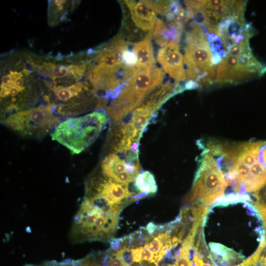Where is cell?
<instances>
[{"mask_svg": "<svg viewBox=\"0 0 266 266\" xmlns=\"http://www.w3.org/2000/svg\"><path fill=\"white\" fill-rule=\"evenodd\" d=\"M202 236L216 266H236L245 260L231 251V245L260 246L266 238V232L253 204L236 200L214 203L209 208L202 224Z\"/></svg>", "mask_w": 266, "mask_h": 266, "instance_id": "1", "label": "cell"}, {"mask_svg": "<svg viewBox=\"0 0 266 266\" xmlns=\"http://www.w3.org/2000/svg\"><path fill=\"white\" fill-rule=\"evenodd\" d=\"M22 64L18 71L16 65L6 67L8 69L1 78V121L10 115L33 107L42 95L41 85L35 84L33 69H28Z\"/></svg>", "mask_w": 266, "mask_h": 266, "instance_id": "2", "label": "cell"}, {"mask_svg": "<svg viewBox=\"0 0 266 266\" xmlns=\"http://www.w3.org/2000/svg\"><path fill=\"white\" fill-rule=\"evenodd\" d=\"M109 120L108 115L103 110H95L60 122L50 136L52 140L64 146L71 154H78L96 140Z\"/></svg>", "mask_w": 266, "mask_h": 266, "instance_id": "3", "label": "cell"}, {"mask_svg": "<svg viewBox=\"0 0 266 266\" xmlns=\"http://www.w3.org/2000/svg\"><path fill=\"white\" fill-rule=\"evenodd\" d=\"M186 33L184 63L188 81L207 85L212 82L215 68L212 51L201 27L193 22Z\"/></svg>", "mask_w": 266, "mask_h": 266, "instance_id": "4", "label": "cell"}, {"mask_svg": "<svg viewBox=\"0 0 266 266\" xmlns=\"http://www.w3.org/2000/svg\"><path fill=\"white\" fill-rule=\"evenodd\" d=\"M164 73L156 64L134 75L106 109L112 121H119L137 107L151 91L163 81Z\"/></svg>", "mask_w": 266, "mask_h": 266, "instance_id": "5", "label": "cell"}, {"mask_svg": "<svg viewBox=\"0 0 266 266\" xmlns=\"http://www.w3.org/2000/svg\"><path fill=\"white\" fill-rule=\"evenodd\" d=\"M191 191L184 198V203L211 206L222 198L228 186L225 174L217 160L208 150L204 152Z\"/></svg>", "mask_w": 266, "mask_h": 266, "instance_id": "6", "label": "cell"}, {"mask_svg": "<svg viewBox=\"0 0 266 266\" xmlns=\"http://www.w3.org/2000/svg\"><path fill=\"white\" fill-rule=\"evenodd\" d=\"M119 215H106L94 208L80 207L74 218L70 239L74 243L109 242L117 230Z\"/></svg>", "mask_w": 266, "mask_h": 266, "instance_id": "7", "label": "cell"}, {"mask_svg": "<svg viewBox=\"0 0 266 266\" xmlns=\"http://www.w3.org/2000/svg\"><path fill=\"white\" fill-rule=\"evenodd\" d=\"M61 119L52 106L41 104L12 114L1 122L22 136L41 139L51 133Z\"/></svg>", "mask_w": 266, "mask_h": 266, "instance_id": "8", "label": "cell"}, {"mask_svg": "<svg viewBox=\"0 0 266 266\" xmlns=\"http://www.w3.org/2000/svg\"><path fill=\"white\" fill-rule=\"evenodd\" d=\"M185 3L191 16L211 33L227 22L244 18V1L188 0Z\"/></svg>", "mask_w": 266, "mask_h": 266, "instance_id": "9", "label": "cell"}, {"mask_svg": "<svg viewBox=\"0 0 266 266\" xmlns=\"http://www.w3.org/2000/svg\"><path fill=\"white\" fill-rule=\"evenodd\" d=\"M266 73L264 65L253 54L234 56L226 54L217 66L216 80L220 84H233Z\"/></svg>", "mask_w": 266, "mask_h": 266, "instance_id": "10", "label": "cell"}, {"mask_svg": "<svg viewBox=\"0 0 266 266\" xmlns=\"http://www.w3.org/2000/svg\"><path fill=\"white\" fill-rule=\"evenodd\" d=\"M157 61L163 71L176 83L185 79L186 74L183 56L180 51L178 42H170L162 47L157 53Z\"/></svg>", "mask_w": 266, "mask_h": 266, "instance_id": "11", "label": "cell"}, {"mask_svg": "<svg viewBox=\"0 0 266 266\" xmlns=\"http://www.w3.org/2000/svg\"><path fill=\"white\" fill-rule=\"evenodd\" d=\"M134 24L144 31H152L157 22L156 13L143 0H125Z\"/></svg>", "mask_w": 266, "mask_h": 266, "instance_id": "12", "label": "cell"}, {"mask_svg": "<svg viewBox=\"0 0 266 266\" xmlns=\"http://www.w3.org/2000/svg\"><path fill=\"white\" fill-rule=\"evenodd\" d=\"M153 31H150L145 38L133 44L132 51L136 59L135 68L137 72L147 69L156 64L154 51L151 42Z\"/></svg>", "mask_w": 266, "mask_h": 266, "instance_id": "13", "label": "cell"}, {"mask_svg": "<svg viewBox=\"0 0 266 266\" xmlns=\"http://www.w3.org/2000/svg\"><path fill=\"white\" fill-rule=\"evenodd\" d=\"M153 113L151 108L141 103L133 111L132 118L126 125L127 136L132 141H139L141 133Z\"/></svg>", "mask_w": 266, "mask_h": 266, "instance_id": "14", "label": "cell"}, {"mask_svg": "<svg viewBox=\"0 0 266 266\" xmlns=\"http://www.w3.org/2000/svg\"><path fill=\"white\" fill-rule=\"evenodd\" d=\"M177 84L169 81L160 84L151 91L140 103L149 106L155 112L173 94L180 92L182 89L178 88Z\"/></svg>", "mask_w": 266, "mask_h": 266, "instance_id": "15", "label": "cell"}, {"mask_svg": "<svg viewBox=\"0 0 266 266\" xmlns=\"http://www.w3.org/2000/svg\"><path fill=\"white\" fill-rule=\"evenodd\" d=\"M112 125L108 139L110 148L117 153L130 151L133 142L127 136L126 125L119 121Z\"/></svg>", "mask_w": 266, "mask_h": 266, "instance_id": "16", "label": "cell"}, {"mask_svg": "<svg viewBox=\"0 0 266 266\" xmlns=\"http://www.w3.org/2000/svg\"><path fill=\"white\" fill-rule=\"evenodd\" d=\"M100 167L103 174L112 180L122 173L128 172L127 162L121 159L115 153H110L106 156L101 162Z\"/></svg>", "mask_w": 266, "mask_h": 266, "instance_id": "17", "label": "cell"}, {"mask_svg": "<svg viewBox=\"0 0 266 266\" xmlns=\"http://www.w3.org/2000/svg\"><path fill=\"white\" fill-rule=\"evenodd\" d=\"M134 187L136 191L148 195L155 194L157 192V185L153 174L146 170L140 173L136 178Z\"/></svg>", "mask_w": 266, "mask_h": 266, "instance_id": "18", "label": "cell"}, {"mask_svg": "<svg viewBox=\"0 0 266 266\" xmlns=\"http://www.w3.org/2000/svg\"><path fill=\"white\" fill-rule=\"evenodd\" d=\"M155 13L166 15L173 8L176 2L171 0H143Z\"/></svg>", "mask_w": 266, "mask_h": 266, "instance_id": "19", "label": "cell"}, {"mask_svg": "<svg viewBox=\"0 0 266 266\" xmlns=\"http://www.w3.org/2000/svg\"><path fill=\"white\" fill-rule=\"evenodd\" d=\"M130 235L132 239L133 248L144 246L153 238L144 227H140L139 230L130 233Z\"/></svg>", "mask_w": 266, "mask_h": 266, "instance_id": "20", "label": "cell"}, {"mask_svg": "<svg viewBox=\"0 0 266 266\" xmlns=\"http://www.w3.org/2000/svg\"><path fill=\"white\" fill-rule=\"evenodd\" d=\"M173 257L176 261V266H193V261L190 260L182 244L181 246L174 252Z\"/></svg>", "mask_w": 266, "mask_h": 266, "instance_id": "21", "label": "cell"}, {"mask_svg": "<svg viewBox=\"0 0 266 266\" xmlns=\"http://www.w3.org/2000/svg\"><path fill=\"white\" fill-rule=\"evenodd\" d=\"M144 246L154 255L155 258L164 247L157 237L152 238Z\"/></svg>", "mask_w": 266, "mask_h": 266, "instance_id": "22", "label": "cell"}, {"mask_svg": "<svg viewBox=\"0 0 266 266\" xmlns=\"http://www.w3.org/2000/svg\"><path fill=\"white\" fill-rule=\"evenodd\" d=\"M116 255L121 259L125 266H130L133 262L131 249H122L116 252Z\"/></svg>", "mask_w": 266, "mask_h": 266, "instance_id": "23", "label": "cell"}, {"mask_svg": "<svg viewBox=\"0 0 266 266\" xmlns=\"http://www.w3.org/2000/svg\"><path fill=\"white\" fill-rule=\"evenodd\" d=\"M111 249L117 252L123 248V238H112L109 241Z\"/></svg>", "mask_w": 266, "mask_h": 266, "instance_id": "24", "label": "cell"}, {"mask_svg": "<svg viewBox=\"0 0 266 266\" xmlns=\"http://www.w3.org/2000/svg\"><path fill=\"white\" fill-rule=\"evenodd\" d=\"M256 266H266V244L260 246V250Z\"/></svg>", "mask_w": 266, "mask_h": 266, "instance_id": "25", "label": "cell"}, {"mask_svg": "<svg viewBox=\"0 0 266 266\" xmlns=\"http://www.w3.org/2000/svg\"><path fill=\"white\" fill-rule=\"evenodd\" d=\"M141 256L142 261L155 263L154 255L144 246H143V249L141 252Z\"/></svg>", "mask_w": 266, "mask_h": 266, "instance_id": "26", "label": "cell"}, {"mask_svg": "<svg viewBox=\"0 0 266 266\" xmlns=\"http://www.w3.org/2000/svg\"><path fill=\"white\" fill-rule=\"evenodd\" d=\"M143 247L140 246L131 249L133 254V262H141V252Z\"/></svg>", "mask_w": 266, "mask_h": 266, "instance_id": "27", "label": "cell"}, {"mask_svg": "<svg viewBox=\"0 0 266 266\" xmlns=\"http://www.w3.org/2000/svg\"><path fill=\"white\" fill-rule=\"evenodd\" d=\"M259 158L260 161L266 166V143L260 149Z\"/></svg>", "mask_w": 266, "mask_h": 266, "instance_id": "28", "label": "cell"}, {"mask_svg": "<svg viewBox=\"0 0 266 266\" xmlns=\"http://www.w3.org/2000/svg\"><path fill=\"white\" fill-rule=\"evenodd\" d=\"M157 225V224L153 222H150L145 227L146 230L152 237L156 231Z\"/></svg>", "mask_w": 266, "mask_h": 266, "instance_id": "29", "label": "cell"}, {"mask_svg": "<svg viewBox=\"0 0 266 266\" xmlns=\"http://www.w3.org/2000/svg\"><path fill=\"white\" fill-rule=\"evenodd\" d=\"M102 266H110L108 265L107 263L103 262Z\"/></svg>", "mask_w": 266, "mask_h": 266, "instance_id": "30", "label": "cell"}, {"mask_svg": "<svg viewBox=\"0 0 266 266\" xmlns=\"http://www.w3.org/2000/svg\"><path fill=\"white\" fill-rule=\"evenodd\" d=\"M166 266H176L175 264H169Z\"/></svg>", "mask_w": 266, "mask_h": 266, "instance_id": "31", "label": "cell"}, {"mask_svg": "<svg viewBox=\"0 0 266 266\" xmlns=\"http://www.w3.org/2000/svg\"><path fill=\"white\" fill-rule=\"evenodd\" d=\"M264 195H265V196H266V190H265Z\"/></svg>", "mask_w": 266, "mask_h": 266, "instance_id": "32", "label": "cell"}, {"mask_svg": "<svg viewBox=\"0 0 266 266\" xmlns=\"http://www.w3.org/2000/svg\"><path fill=\"white\" fill-rule=\"evenodd\" d=\"M123 266H125V265H124Z\"/></svg>", "mask_w": 266, "mask_h": 266, "instance_id": "33", "label": "cell"}]
</instances>
